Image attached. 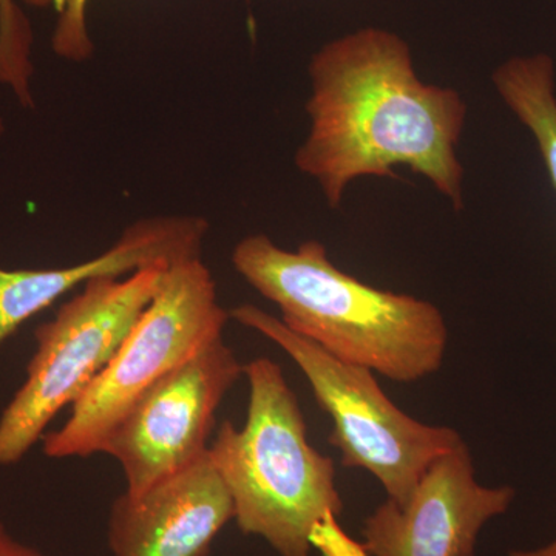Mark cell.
I'll list each match as a JSON object with an SVG mask.
<instances>
[{
  "label": "cell",
  "instance_id": "obj_1",
  "mask_svg": "<svg viewBox=\"0 0 556 556\" xmlns=\"http://www.w3.org/2000/svg\"><path fill=\"white\" fill-rule=\"evenodd\" d=\"M309 79V130L294 161L329 206H340L354 179L394 177L404 166L463 208L466 101L424 83L401 36L364 27L329 40L311 58Z\"/></svg>",
  "mask_w": 556,
  "mask_h": 556
},
{
  "label": "cell",
  "instance_id": "obj_6",
  "mask_svg": "<svg viewBox=\"0 0 556 556\" xmlns=\"http://www.w3.org/2000/svg\"><path fill=\"white\" fill-rule=\"evenodd\" d=\"M167 268L94 278L36 329L38 348L27 379L0 416V466L20 463L58 413L89 390L152 302Z\"/></svg>",
  "mask_w": 556,
  "mask_h": 556
},
{
  "label": "cell",
  "instance_id": "obj_4",
  "mask_svg": "<svg viewBox=\"0 0 556 556\" xmlns=\"http://www.w3.org/2000/svg\"><path fill=\"white\" fill-rule=\"evenodd\" d=\"M229 314L276 343L302 369L318 407L331 417L329 444L339 450L342 466L372 475L387 500L407 503L428 467L463 442L453 428L430 426L402 412L371 369L339 361L273 314L249 303Z\"/></svg>",
  "mask_w": 556,
  "mask_h": 556
},
{
  "label": "cell",
  "instance_id": "obj_16",
  "mask_svg": "<svg viewBox=\"0 0 556 556\" xmlns=\"http://www.w3.org/2000/svg\"><path fill=\"white\" fill-rule=\"evenodd\" d=\"M508 556H556V540L547 546L532 548V551H511Z\"/></svg>",
  "mask_w": 556,
  "mask_h": 556
},
{
  "label": "cell",
  "instance_id": "obj_2",
  "mask_svg": "<svg viewBox=\"0 0 556 556\" xmlns=\"http://www.w3.org/2000/svg\"><path fill=\"white\" fill-rule=\"evenodd\" d=\"M232 265L291 331L339 361L399 383L426 379L444 364L448 328L437 305L357 280L320 241L288 251L254 233L236 244Z\"/></svg>",
  "mask_w": 556,
  "mask_h": 556
},
{
  "label": "cell",
  "instance_id": "obj_8",
  "mask_svg": "<svg viewBox=\"0 0 556 556\" xmlns=\"http://www.w3.org/2000/svg\"><path fill=\"white\" fill-rule=\"evenodd\" d=\"M510 486L479 484L466 442L438 457L407 503L380 504L364 525L371 556H475L482 527L506 514Z\"/></svg>",
  "mask_w": 556,
  "mask_h": 556
},
{
  "label": "cell",
  "instance_id": "obj_10",
  "mask_svg": "<svg viewBox=\"0 0 556 556\" xmlns=\"http://www.w3.org/2000/svg\"><path fill=\"white\" fill-rule=\"evenodd\" d=\"M207 232L206 218L161 215L131 223L108 251L78 265L50 269L0 266V343L62 295L94 278L126 277L150 266L201 257Z\"/></svg>",
  "mask_w": 556,
  "mask_h": 556
},
{
  "label": "cell",
  "instance_id": "obj_3",
  "mask_svg": "<svg viewBox=\"0 0 556 556\" xmlns=\"http://www.w3.org/2000/svg\"><path fill=\"white\" fill-rule=\"evenodd\" d=\"M247 424L219 427L208 459L225 482L241 533L265 540L280 556H309L314 525L343 501L334 460L308 441L305 417L280 365L257 357L244 365Z\"/></svg>",
  "mask_w": 556,
  "mask_h": 556
},
{
  "label": "cell",
  "instance_id": "obj_17",
  "mask_svg": "<svg viewBox=\"0 0 556 556\" xmlns=\"http://www.w3.org/2000/svg\"><path fill=\"white\" fill-rule=\"evenodd\" d=\"M3 134H5V121L0 116V138H2Z\"/></svg>",
  "mask_w": 556,
  "mask_h": 556
},
{
  "label": "cell",
  "instance_id": "obj_15",
  "mask_svg": "<svg viewBox=\"0 0 556 556\" xmlns=\"http://www.w3.org/2000/svg\"><path fill=\"white\" fill-rule=\"evenodd\" d=\"M0 556H46L35 547L21 543L10 535L9 530L0 521Z\"/></svg>",
  "mask_w": 556,
  "mask_h": 556
},
{
  "label": "cell",
  "instance_id": "obj_5",
  "mask_svg": "<svg viewBox=\"0 0 556 556\" xmlns=\"http://www.w3.org/2000/svg\"><path fill=\"white\" fill-rule=\"evenodd\" d=\"M230 314L201 257L164 270L159 291L123 345L72 407L67 422L42 438L53 459L101 453L102 444L146 391L223 338Z\"/></svg>",
  "mask_w": 556,
  "mask_h": 556
},
{
  "label": "cell",
  "instance_id": "obj_7",
  "mask_svg": "<svg viewBox=\"0 0 556 556\" xmlns=\"http://www.w3.org/2000/svg\"><path fill=\"white\" fill-rule=\"evenodd\" d=\"M243 371L219 338L135 402L101 448L123 468L127 493L146 492L207 455L215 413Z\"/></svg>",
  "mask_w": 556,
  "mask_h": 556
},
{
  "label": "cell",
  "instance_id": "obj_14",
  "mask_svg": "<svg viewBox=\"0 0 556 556\" xmlns=\"http://www.w3.org/2000/svg\"><path fill=\"white\" fill-rule=\"evenodd\" d=\"M338 518L336 515L328 514L318 519L311 530V547L316 548L324 556H369L364 543H357L346 535Z\"/></svg>",
  "mask_w": 556,
  "mask_h": 556
},
{
  "label": "cell",
  "instance_id": "obj_12",
  "mask_svg": "<svg viewBox=\"0 0 556 556\" xmlns=\"http://www.w3.org/2000/svg\"><path fill=\"white\" fill-rule=\"evenodd\" d=\"M33 28L17 0H0V84L9 87L24 108H35L31 78Z\"/></svg>",
  "mask_w": 556,
  "mask_h": 556
},
{
  "label": "cell",
  "instance_id": "obj_13",
  "mask_svg": "<svg viewBox=\"0 0 556 556\" xmlns=\"http://www.w3.org/2000/svg\"><path fill=\"white\" fill-rule=\"evenodd\" d=\"M36 9H51L56 14L51 49L68 62L89 61L94 43L89 30L87 10L90 0H21Z\"/></svg>",
  "mask_w": 556,
  "mask_h": 556
},
{
  "label": "cell",
  "instance_id": "obj_9",
  "mask_svg": "<svg viewBox=\"0 0 556 556\" xmlns=\"http://www.w3.org/2000/svg\"><path fill=\"white\" fill-rule=\"evenodd\" d=\"M233 506L208 453L146 492L116 497L109 514L113 556H208Z\"/></svg>",
  "mask_w": 556,
  "mask_h": 556
},
{
  "label": "cell",
  "instance_id": "obj_11",
  "mask_svg": "<svg viewBox=\"0 0 556 556\" xmlns=\"http://www.w3.org/2000/svg\"><path fill=\"white\" fill-rule=\"evenodd\" d=\"M501 100L535 138L556 190V94L554 61L547 54L511 58L492 76Z\"/></svg>",
  "mask_w": 556,
  "mask_h": 556
}]
</instances>
